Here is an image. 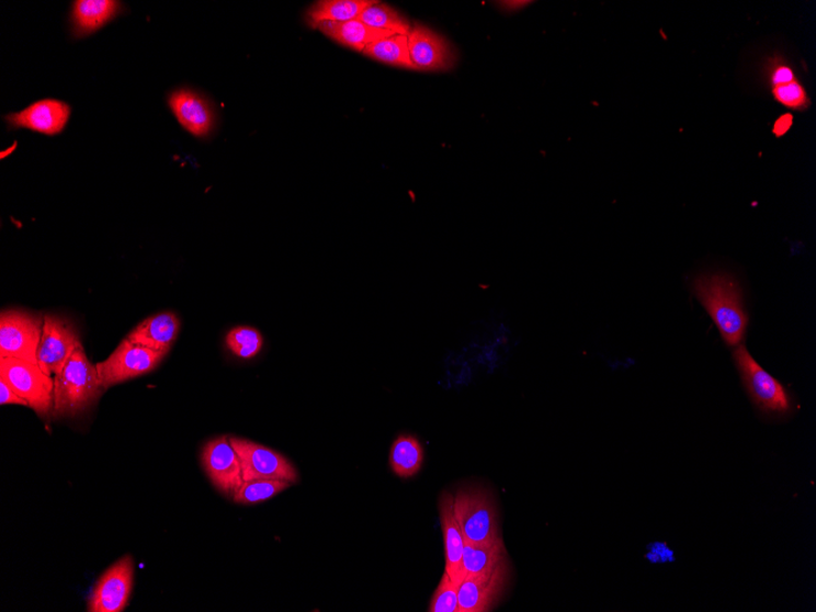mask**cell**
Instances as JSON below:
<instances>
[{"label": "cell", "mask_w": 816, "mask_h": 612, "mask_svg": "<svg viewBox=\"0 0 816 612\" xmlns=\"http://www.w3.org/2000/svg\"><path fill=\"white\" fill-rule=\"evenodd\" d=\"M0 378L26 400L36 413L47 417L55 408V379L38 366L16 359H0Z\"/></svg>", "instance_id": "obj_5"}, {"label": "cell", "mask_w": 816, "mask_h": 612, "mask_svg": "<svg viewBox=\"0 0 816 612\" xmlns=\"http://www.w3.org/2000/svg\"><path fill=\"white\" fill-rule=\"evenodd\" d=\"M363 24L383 31H389L395 35L408 36L411 25L399 13L389 5L374 2L359 18Z\"/></svg>", "instance_id": "obj_24"}, {"label": "cell", "mask_w": 816, "mask_h": 612, "mask_svg": "<svg viewBox=\"0 0 816 612\" xmlns=\"http://www.w3.org/2000/svg\"><path fill=\"white\" fill-rule=\"evenodd\" d=\"M373 3L370 0H320L309 8L307 23L315 29L321 23H347L358 20Z\"/></svg>", "instance_id": "obj_21"}, {"label": "cell", "mask_w": 816, "mask_h": 612, "mask_svg": "<svg viewBox=\"0 0 816 612\" xmlns=\"http://www.w3.org/2000/svg\"><path fill=\"white\" fill-rule=\"evenodd\" d=\"M134 560L124 556L106 570L94 586L89 599L90 612H122L134 587Z\"/></svg>", "instance_id": "obj_11"}, {"label": "cell", "mask_w": 816, "mask_h": 612, "mask_svg": "<svg viewBox=\"0 0 816 612\" xmlns=\"http://www.w3.org/2000/svg\"><path fill=\"white\" fill-rule=\"evenodd\" d=\"M390 466L396 476L411 478L421 471L424 451L413 435L397 437L390 450Z\"/></svg>", "instance_id": "obj_22"}, {"label": "cell", "mask_w": 816, "mask_h": 612, "mask_svg": "<svg viewBox=\"0 0 816 612\" xmlns=\"http://www.w3.org/2000/svg\"><path fill=\"white\" fill-rule=\"evenodd\" d=\"M227 345L236 356L249 360L259 354L263 348L261 332L251 327H238L229 331Z\"/></svg>", "instance_id": "obj_26"}, {"label": "cell", "mask_w": 816, "mask_h": 612, "mask_svg": "<svg viewBox=\"0 0 816 612\" xmlns=\"http://www.w3.org/2000/svg\"><path fill=\"white\" fill-rule=\"evenodd\" d=\"M104 392L99 371L90 362L83 348L73 352L66 366L55 375L56 417L77 416L86 410Z\"/></svg>", "instance_id": "obj_2"}, {"label": "cell", "mask_w": 816, "mask_h": 612, "mask_svg": "<svg viewBox=\"0 0 816 612\" xmlns=\"http://www.w3.org/2000/svg\"><path fill=\"white\" fill-rule=\"evenodd\" d=\"M82 348L79 332L66 318L46 315L37 353L38 366L47 375H57L73 352Z\"/></svg>", "instance_id": "obj_8"}, {"label": "cell", "mask_w": 816, "mask_h": 612, "mask_svg": "<svg viewBox=\"0 0 816 612\" xmlns=\"http://www.w3.org/2000/svg\"><path fill=\"white\" fill-rule=\"evenodd\" d=\"M71 115L70 105L58 100H42L32 103L24 111L9 114L5 121L12 128H27L30 132L56 136L67 127Z\"/></svg>", "instance_id": "obj_14"}, {"label": "cell", "mask_w": 816, "mask_h": 612, "mask_svg": "<svg viewBox=\"0 0 816 612\" xmlns=\"http://www.w3.org/2000/svg\"><path fill=\"white\" fill-rule=\"evenodd\" d=\"M168 103L171 112L188 133L201 138L212 133L216 116L203 95L182 89L171 93Z\"/></svg>", "instance_id": "obj_15"}, {"label": "cell", "mask_w": 816, "mask_h": 612, "mask_svg": "<svg viewBox=\"0 0 816 612\" xmlns=\"http://www.w3.org/2000/svg\"><path fill=\"white\" fill-rule=\"evenodd\" d=\"M363 55L386 66L417 71L408 50V38L394 35L373 43L363 50Z\"/></svg>", "instance_id": "obj_23"}, {"label": "cell", "mask_w": 816, "mask_h": 612, "mask_svg": "<svg viewBox=\"0 0 816 612\" xmlns=\"http://www.w3.org/2000/svg\"><path fill=\"white\" fill-rule=\"evenodd\" d=\"M122 8L113 0H78L71 12L72 34L79 38L94 34L120 15Z\"/></svg>", "instance_id": "obj_18"}, {"label": "cell", "mask_w": 816, "mask_h": 612, "mask_svg": "<svg viewBox=\"0 0 816 612\" xmlns=\"http://www.w3.org/2000/svg\"><path fill=\"white\" fill-rule=\"evenodd\" d=\"M454 510L465 543L492 544L502 540L496 501L487 490H458L454 497Z\"/></svg>", "instance_id": "obj_4"}, {"label": "cell", "mask_w": 816, "mask_h": 612, "mask_svg": "<svg viewBox=\"0 0 816 612\" xmlns=\"http://www.w3.org/2000/svg\"><path fill=\"white\" fill-rule=\"evenodd\" d=\"M230 442L240 457L245 481L254 479L297 481L296 468L276 451L246 439L231 437Z\"/></svg>", "instance_id": "obj_9"}, {"label": "cell", "mask_w": 816, "mask_h": 612, "mask_svg": "<svg viewBox=\"0 0 816 612\" xmlns=\"http://www.w3.org/2000/svg\"><path fill=\"white\" fill-rule=\"evenodd\" d=\"M166 356L167 353L165 352L137 345V343L126 338L109 359L97 363L95 367L99 371L103 388L106 390L113 385L152 372Z\"/></svg>", "instance_id": "obj_7"}, {"label": "cell", "mask_w": 816, "mask_h": 612, "mask_svg": "<svg viewBox=\"0 0 816 612\" xmlns=\"http://www.w3.org/2000/svg\"><path fill=\"white\" fill-rule=\"evenodd\" d=\"M292 485L293 483L282 479L247 480L233 498V501L242 505L262 502L274 498L279 492L286 490Z\"/></svg>", "instance_id": "obj_25"}, {"label": "cell", "mask_w": 816, "mask_h": 612, "mask_svg": "<svg viewBox=\"0 0 816 612\" xmlns=\"http://www.w3.org/2000/svg\"><path fill=\"white\" fill-rule=\"evenodd\" d=\"M734 361L751 403L762 415L783 417L792 412L786 386L762 369L744 345L734 351Z\"/></svg>", "instance_id": "obj_3"}, {"label": "cell", "mask_w": 816, "mask_h": 612, "mask_svg": "<svg viewBox=\"0 0 816 612\" xmlns=\"http://www.w3.org/2000/svg\"><path fill=\"white\" fill-rule=\"evenodd\" d=\"M439 512L445 545V573L458 586L461 563H463L465 549V539L455 517L453 494L444 492L443 496L440 497Z\"/></svg>", "instance_id": "obj_16"}, {"label": "cell", "mask_w": 816, "mask_h": 612, "mask_svg": "<svg viewBox=\"0 0 816 612\" xmlns=\"http://www.w3.org/2000/svg\"><path fill=\"white\" fill-rule=\"evenodd\" d=\"M692 293L714 321L729 348L743 343L749 325L743 286L727 272H709L694 276Z\"/></svg>", "instance_id": "obj_1"}, {"label": "cell", "mask_w": 816, "mask_h": 612, "mask_svg": "<svg viewBox=\"0 0 816 612\" xmlns=\"http://www.w3.org/2000/svg\"><path fill=\"white\" fill-rule=\"evenodd\" d=\"M509 576L510 563H507L490 574L461 579L457 589L458 612L490 611L502 597Z\"/></svg>", "instance_id": "obj_12"}, {"label": "cell", "mask_w": 816, "mask_h": 612, "mask_svg": "<svg viewBox=\"0 0 816 612\" xmlns=\"http://www.w3.org/2000/svg\"><path fill=\"white\" fill-rule=\"evenodd\" d=\"M532 2H525V0H508V2H498L497 5L505 13L520 12V10L529 7Z\"/></svg>", "instance_id": "obj_30"}, {"label": "cell", "mask_w": 816, "mask_h": 612, "mask_svg": "<svg viewBox=\"0 0 816 612\" xmlns=\"http://www.w3.org/2000/svg\"><path fill=\"white\" fill-rule=\"evenodd\" d=\"M507 563L509 554L502 540L492 544L465 543L458 583L464 577L490 574Z\"/></svg>", "instance_id": "obj_20"}, {"label": "cell", "mask_w": 816, "mask_h": 612, "mask_svg": "<svg viewBox=\"0 0 816 612\" xmlns=\"http://www.w3.org/2000/svg\"><path fill=\"white\" fill-rule=\"evenodd\" d=\"M180 327L177 315L165 313L145 319L127 339L137 345L168 353L179 336Z\"/></svg>", "instance_id": "obj_17"}, {"label": "cell", "mask_w": 816, "mask_h": 612, "mask_svg": "<svg viewBox=\"0 0 816 612\" xmlns=\"http://www.w3.org/2000/svg\"><path fill=\"white\" fill-rule=\"evenodd\" d=\"M201 458L213 485L233 499L245 480L241 461L230 442V437L223 435L211 440L204 446Z\"/></svg>", "instance_id": "obj_10"}, {"label": "cell", "mask_w": 816, "mask_h": 612, "mask_svg": "<svg viewBox=\"0 0 816 612\" xmlns=\"http://www.w3.org/2000/svg\"><path fill=\"white\" fill-rule=\"evenodd\" d=\"M0 404L30 407L29 403L19 396L4 379L0 378Z\"/></svg>", "instance_id": "obj_28"}, {"label": "cell", "mask_w": 816, "mask_h": 612, "mask_svg": "<svg viewBox=\"0 0 816 612\" xmlns=\"http://www.w3.org/2000/svg\"><path fill=\"white\" fill-rule=\"evenodd\" d=\"M45 317L25 310H3L0 316V359L37 363Z\"/></svg>", "instance_id": "obj_6"}, {"label": "cell", "mask_w": 816, "mask_h": 612, "mask_svg": "<svg viewBox=\"0 0 816 612\" xmlns=\"http://www.w3.org/2000/svg\"><path fill=\"white\" fill-rule=\"evenodd\" d=\"M317 29L339 45L360 53H363L373 43L395 35L389 31L363 24L359 19L347 21V23H321Z\"/></svg>", "instance_id": "obj_19"}, {"label": "cell", "mask_w": 816, "mask_h": 612, "mask_svg": "<svg viewBox=\"0 0 816 612\" xmlns=\"http://www.w3.org/2000/svg\"><path fill=\"white\" fill-rule=\"evenodd\" d=\"M793 124V115L787 113L783 114L777 120L774 126H772V134H774L777 137L785 136Z\"/></svg>", "instance_id": "obj_29"}, {"label": "cell", "mask_w": 816, "mask_h": 612, "mask_svg": "<svg viewBox=\"0 0 816 612\" xmlns=\"http://www.w3.org/2000/svg\"><path fill=\"white\" fill-rule=\"evenodd\" d=\"M408 38V50L417 71L442 72L455 67L456 53L450 43L431 29L416 25Z\"/></svg>", "instance_id": "obj_13"}, {"label": "cell", "mask_w": 816, "mask_h": 612, "mask_svg": "<svg viewBox=\"0 0 816 612\" xmlns=\"http://www.w3.org/2000/svg\"><path fill=\"white\" fill-rule=\"evenodd\" d=\"M458 586L445 573L432 598L429 612H458Z\"/></svg>", "instance_id": "obj_27"}]
</instances>
